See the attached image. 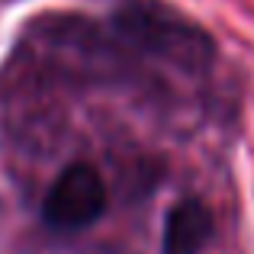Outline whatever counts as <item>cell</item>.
Wrapping results in <instances>:
<instances>
[{
	"label": "cell",
	"instance_id": "6da1fadb",
	"mask_svg": "<svg viewBox=\"0 0 254 254\" xmlns=\"http://www.w3.org/2000/svg\"><path fill=\"white\" fill-rule=\"evenodd\" d=\"M116 29L142 52L184 71H206L216 58L209 32L164 0H126L116 10Z\"/></svg>",
	"mask_w": 254,
	"mask_h": 254
},
{
	"label": "cell",
	"instance_id": "7a4b0ae2",
	"mask_svg": "<svg viewBox=\"0 0 254 254\" xmlns=\"http://www.w3.org/2000/svg\"><path fill=\"white\" fill-rule=\"evenodd\" d=\"M106 209V187L93 164H68L55 177L49 196L42 203V216L52 229L77 232L93 225Z\"/></svg>",
	"mask_w": 254,
	"mask_h": 254
},
{
	"label": "cell",
	"instance_id": "3957f363",
	"mask_svg": "<svg viewBox=\"0 0 254 254\" xmlns=\"http://www.w3.org/2000/svg\"><path fill=\"white\" fill-rule=\"evenodd\" d=\"M212 235V216L199 199H180L164 219L161 254H203Z\"/></svg>",
	"mask_w": 254,
	"mask_h": 254
}]
</instances>
